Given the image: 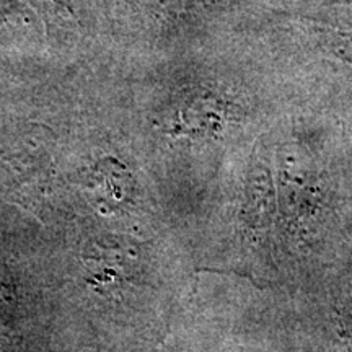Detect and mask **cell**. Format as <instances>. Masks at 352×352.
<instances>
[{
  "instance_id": "obj_1",
  "label": "cell",
  "mask_w": 352,
  "mask_h": 352,
  "mask_svg": "<svg viewBox=\"0 0 352 352\" xmlns=\"http://www.w3.org/2000/svg\"><path fill=\"white\" fill-rule=\"evenodd\" d=\"M235 0H129L135 13L157 30H173L179 25L208 19L230 7Z\"/></svg>"
}]
</instances>
